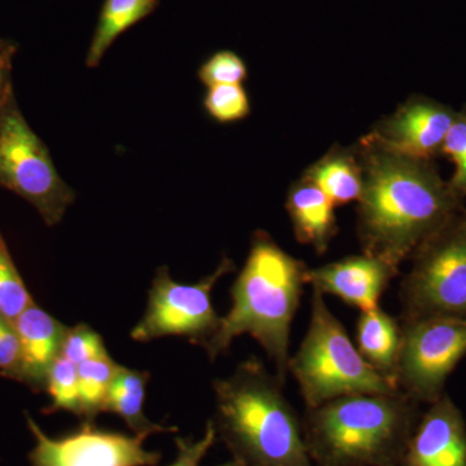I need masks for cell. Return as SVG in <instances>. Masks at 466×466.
Returning a JSON list of instances; mask_svg holds the SVG:
<instances>
[{"mask_svg": "<svg viewBox=\"0 0 466 466\" xmlns=\"http://www.w3.org/2000/svg\"><path fill=\"white\" fill-rule=\"evenodd\" d=\"M364 188L358 201L363 253L400 268L464 208L433 161L398 155L364 137L357 146Z\"/></svg>", "mask_w": 466, "mask_h": 466, "instance_id": "6da1fadb", "label": "cell"}, {"mask_svg": "<svg viewBox=\"0 0 466 466\" xmlns=\"http://www.w3.org/2000/svg\"><path fill=\"white\" fill-rule=\"evenodd\" d=\"M308 267L294 258L265 231L251 238L250 250L231 288L232 306L204 346L216 360L238 337H253L274 363L276 376L285 383L290 360L291 324L306 284Z\"/></svg>", "mask_w": 466, "mask_h": 466, "instance_id": "7a4b0ae2", "label": "cell"}, {"mask_svg": "<svg viewBox=\"0 0 466 466\" xmlns=\"http://www.w3.org/2000/svg\"><path fill=\"white\" fill-rule=\"evenodd\" d=\"M213 386L216 416L211 421L233 459L253 466H315L302 421L285 398L284 382L259 359L242 361Z\"/></svg>", "mask_w": 466, "mask_h": 466, "instance_id": "3957f363", "label": "cell"}, {"mask_svg": "<svg viewBox=\"0 0 466 466\" xmlns=\"http://www.w3.org/2000/svg\"><path fill=\"white\" fill-rule=\"evenodd\" d=\"M419 406L400 391L346 395L308 408L302 431L309 458L318 466H400Z\"/></svg>", "mask_w": 466, "mask_h": 466, "instance_id": "277c9868", "label": "cell"}, {"mask_svg": "<svg viewBox=\"0 0 466 466\" xmlns=\"http://www.w3.org/2000/svg\"><path fill=\"white\" fill-rule=\"evenodd\" d=\"M309 311L308 332L288 368L306 407L346 395L400 392L361 357L348 330L328 308L324 294L317 289H312Z\"/></svg>", "mask_w": 466, "mask_h": 466, "instance_id": "5b68a950", "label": "cell"}, {"mask_svg": "<svg viewBox=\"0 0 466 466\" xmlns=\"http://www.w3.org/2000/svg\"><path fill=\"white\" fill-rule=\"evenodd\" d=\"M400 284V320L466 318V208L413 254Z\"/></svg>", "mask_w": 466, "mask_h": 466, "instance_id": "8992f818", "label": "cell"}, {"mask_svg": "<svg viewBox=\"0 0 466 466\" xmlns=\"http://www.w3.org/2000/svg\"><path fill=\"white\" fill-rule=\"evenodd\" d=\"M0 188L33 205L48 227L58 225L76 200L50 150L24 118L16 97L0 116Z\"/></svg>", "mask_w": 466, "mask_h": 466, "instance_id": "52a82bcc", "label": "cell"}, {"mask_svg": "<svg viewBox=\"0 0 466 466\" xmlns=\"http://www.w3.org/2000/svg\"><path fill=\"white\" fill-rule=\"evenodd\" d=\"M400 324L398 389L416 403H434L446 394L447 380L466 357V318H420Z\"/></svg>", "mask_w": 466, "mask_h": 466, "instance_id": "ba28073f", "label": "cell"}, {"mask_svg": "<svg viewBox=\"0 0 466 466\" xmlns=\"http://www.w3.org/2000/svg\"><path fill=\"white\" fill-rule=\"evenodd\" d=\"M233 269L232 260L223 258L213 274L198 283L179 284L171 279L167 267H159L152 281L146 312L131 330V339L149 342L162 337H186L204 348L220 323L211 293L218 281Z\"/></svg>", "mask_w": 466, "mask_h": 466, "instance_id": "9c48e42d", "label": "cell"}, {"mask_svg": "<svg viewBox=\"0 0 466 466\" xmlns=\"http://www.w3.org/2000/svg\"><path fill=\"white\" fill-rule=\"evenodd\" d=\"M25 419L35 441L30 466H155L161 460V453L144 449L148 435L101 431L84 422L73 433L51 438L29 413Z\"/></svg>", "mask_w": 466, "mask_h": 466, "instance_id": "30bf717a", "label": "cell"}, {"mask_svg": "<svg viewBox=\"0 0 466 466\" xmlns=\"http://www.w3.org/2000/svg\"><path fill=\"white\" fill-rule=\"evenodd\" d=\"M456 110L431 97L413 96L368 137L406 157L433 161L441 153Z\"/></svg>", "mask_w": 466, "mask_h": 466, "instance_id": "8fae6325", "label": "cell"}, {"mask_svg": "<svg viewBox=\"0 0 466 466\" xmlns=\"http://www.w3.org/2000/svg\"><path fill=\"white\" fill-rule=\"evenodd\" d=\"M400 466H466V422L449 394L420 415Z\"/></svg>", "mask_w": 466, "mask_h": 466, "instance_id": "7c38bea8", "label": "cell"}, {"mask_svg": "<svg viewBox=\"0 0 466 466\" xmlns=\"http://www.w3.org/2000/svg\"><path fill=\"white\" fill-rule=\"evenodd\" d=\"M400 272L385 260L370 254L348 257L317 268H308L306 284L312 289L339 297L360 312L380 308V299Z\"/></svg>", "mask_w": 466, "mask_h": 466, "instance_id": "4fadbf2b", "label": "cell"}, {"mask_svg": "<svg viewBox=\"0 0 466 466\" xmlns=\"http://www.w3.org/2000/svg\"><path fill=\"white\" fill-rule=\"evenodd\" d=\"M14 325L21 348L16 381L34 392L46 391L48 373L60 357L67 328L35 303L30 305Z\"/></svg>", "mask_w": 466, "mask_h": 466, "instance_id": "5bb4252c", "label": "cell"}, {"mask_svg": "<svg viewBox=\"0 0 466 466\" xmlns=\"http://www.w3.org/2000/svg\"><path fill=\"white\" fill-rule=\"evenodd\" d=\"M285 208L296 240L311 247L318 254H324L339 231L333 202L318 186L302 177L290 187Z\"/></svg>", "mask_w": 466, "mask_h": 466, "instance_id": "9a60e30c", "label": "cell"}, {"mask_svg": "<svg viewBox=\"0 0 466 466\" xmlns=\"http://www.w3.org/2000/svg\"><path fill=\"white\" fill-rule=\"evenodd\" d=\"M355 345L361 357L366 359L370 366L397 386V370L401 348L400 319L391 317L380 308L360 312Z\"/></svg>", "mask_w": 466, "mask_h": 466, "instance_id": "2e32d148", "label": "cell"}, {"mask_svg": "<svg viewBox=\"0 0 466 466\" xmlns=\"http://www.w3.org/2000/svg\"><path fill=\"white\" fill-rule=\"evenodd\" d=\"M303 177L318 186L336 208L358 202L363 193V165L357 147L330 150L311 165Z\"/></svg>", "mask_w": 466, "mask_h": 466, "instance_id": "e0dca14e", "label": "cell"}, {"mask_svg": "<svg viewBox=\"0 0 466 466\" xmlns=\"http://www.w3.org/2000/svg\"><path fill=\"white\" fill-rule=\"evenodd\" d=\"M148 380V372L119 367L106 398L104 412L116 413L121 417L135 434L149 437L156 433H175L177 429L174 426L156 424L147 419L144 413Z\"/></svg>", "mask_w": 466, "mask_h": 466, "instance_id": "ac0fdd59", "label": "cell"}, {"mask_svg": "<svg viewBox=\"0 0 466 466\" xmlns=\"http://www.w3.org/2000/svg\"><path fill=\"white\" fill-rule=\"evenodd\" d=\"M158 5L159 0H106L88 47L86 66H99L118 36L148 17Z\"/></svg>", "mask_w": 466, "mask_h": 466, "instance_id": "d6986e66", "label": "cell"}, {"mask_svg": "<svg viewBox=\"0 0 466 466\" xmlns=\"http://www.w3.org/2000/svg\"><path fill=\"white\" fill-rule=\"evenodd\" d=\"M119 367L109 355L79 364L81 419L85 422H94L95 417L104 412L106 398Z\"/></svg>", "mask_w": 466, "mask_h": 466, "instance_id": "ffe728a7", "label": "cell"}, {"mask_svg": "<svg viewBox=\"0 0 466 466\" xmlns=\"http://www.w3.org/2000/svg\"><path fill=\"white\" fill-rule=\"evenodd\" d=\"M33 303L0 231V315L14 323Z\"/></svg>", "mask_w": 466, "mask_h": 466, "instance_id": "44dd1931", "label": "cell"}, {"mask_svg": "<svg viewBox=\"0 0 466 466\" xmlns=\"http://www.w3.org/2000/svg\"><path fill=\"white\" fill-rule=\"evenodd\" d=\"M46 391L50 395L51 406L43 410L45 415L67 410L81 417L78 366L75 363L60 355L48 373Z\"/></svg>", "mask_w": 466, "mask_h": 466, "instance_id": "7402d4cb", "label": "cell"}, {"mask_svg": "<svg viewBox=\"0 0 466 466\" xmlns=\"http://www.w3.org/2000/svg\"><path fill=\"white\" fill-rule=\"evenodd\" d=\"M204 108L218 124H235L250 115V99L241 85L208 87Z\"/></svg>", "mask_w": 466, "mask_h": 466, "instance_id": "603a6c76", "label": "cell"}, {"mask_svg": "<svg viewBox=\"0 0 466 466\" xmlns=\"http://www.w3.org/2000/svg\"><path fill=\"white\" fill-rule=\"evenodd\" d=\"M441 155L453 164V174L449 180L451 189L464 201L466 198V106L456 112Z\"/></svg>", "mask_w": 466, "mask_h": 466, "instance_id": "cb8c5ba5", "label": "cell"}, {"mask_svg": "<svg viewBox=\"0 0 466 466\" xmlns=\"http://www.w3.org/2000/svg\"><path fill=\"white\" fill-rule=\"evenodd\" d=\"M198 78L208 88L222 85H242L248 78V67L235 52L219 51L202 64Z\"/></svg>", "mask_w": 466, "mask_h": 466, "instance_id": "d4e9b609", "label": "cell"}, {"mask_svg": "<svg viewBox=\"0 0 466 466\" xmlns=\"http://www.w3.org/2000/svg\"><path fill=\"white\" fill-rule=\"evenodd\" d=\"M60 355L79 366L85 361L108 357L109 354L100 334L88 325L79 324L72 329L67 328Z\"/></svg>", "mask_w": 466, "mask_h": 466, "instance_id": "484cf974", "label": "cell"}, {"mask_svg": "<svg viewBox=\"0 0 466 466\" xmlns=\"http://www.w3.org/2000/svg\"><path fill=\"white\" fill-rule=\"evenodd\" d=\"M218 440L216 426L213 421H208L205 433L200 440L193 441L191 438H175L177 453L173 464L168 466H201L202 460L213 447Z\"/></svg>", "mask_w": 466, "mask_h": 466, "instance_id": "4316f807", "label": "cell"}, {"mask_svg": "<svg viewBox=\"0 0 466 466\" xmlns=\"http://www.w3.org/2000/svg\"><path fill=\"white\" fill-rule=\"evenodd\" d=\"M20 358V339L16 328L0 315V375L16 381Z\"/></svg>", "mask_w": 466, "mask_h": 466, "instance_id": "83f0119b", "label": "cell"}, {"mask_svg": "<svg viewBox=\"0 0 466 466\" xmlns=\"http://www.w3.org/2000/svg\"><path fill=\"white\" fill-rule=\"evenodd\" d=\"M17 52V46L8 39L0 38V116L15 99L12 86V61Z\"/></svg>", "mask_w": 466, "mask_h": 466, "instance_id": "f1b7e54d", "label": "cell"}, {"mask_svg": "<svg viewBox=\"0 0 466 466\" xmlns=\"http://www.w3.org/2000/svg\"><path fill=\"white\" fill-rule=\"evenodd\" d=\"M220 466H253L247 464V462L241 461V460L232 459L231 461L226 462Z\"/></svg>", "mask_w": 466, "mask_h": 466, "instance_id": "f546056e", "label": "cell"}]
</instances>
